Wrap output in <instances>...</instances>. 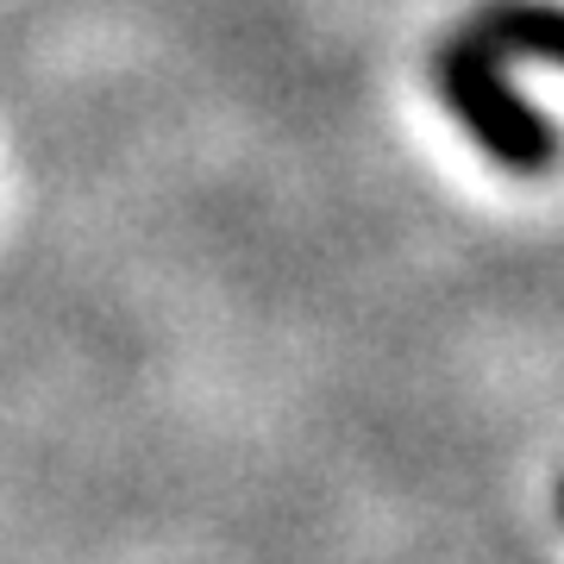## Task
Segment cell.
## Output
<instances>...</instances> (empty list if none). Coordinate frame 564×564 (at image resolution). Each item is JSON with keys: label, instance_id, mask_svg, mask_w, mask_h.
I'll list each match as a JSON object with an SVG mask.
<instances>
[{"label": "cell", "instance_id": "1", "mask_svg": "<svg viewBox=\"0 0 564 564\" xmlns=\"http://www.w3.org/2000/svg\"><path fill=\"white\" fill-rule=\"evenodd\" d=\"M440 95H445V107L458 113L464 132L477 139V151L496 158L502 170H527V176H533V170H545V163L558 158L552 120L508 88L502 57L484 51L470 32L440 51Z\"/></svg>", "mask_w": 564, "mask_h": 564}, {"label": "cell", "instance_id": "2", "mask_svg": "<svg viewBox=\"0 0 564 564\" xmlns=\"http://www.w3.org/2000/svg\"><path fill=\"white\" fill-rule=\"evenodd\" d=\"M470 39L496 57L564 63V7H552V0H489L470 25Z\"/></svg>", "mask_w": 564, "mask_h": 564}]
</instances>
